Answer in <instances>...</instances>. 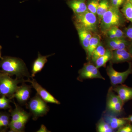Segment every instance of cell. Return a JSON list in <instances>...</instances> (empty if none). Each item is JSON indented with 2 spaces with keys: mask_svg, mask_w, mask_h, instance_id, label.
<instances>
[{
  "mask_svg": "<svg viewBox=\"0 0 132 132\" xmlns=\"http://www.w3.org/2000/svg\"><path fill=\"white\" fill-rule=\"evenodd\" d=\"M0 68L3 73L10 76H15L19 79L31 78L26 64L20 58L10 56L2 57L0 61Z\"/></svg>",
  "mask_w": 132,
  "mask_h": 132,
  "instance_id": "obj_1",
  "label": "cell"
},
{
  "mask_svg": "<svg viewBox=\"0 0 132 132\" xmlns=\"http://www.w3.org/2000/svg\"><path fill=\"white\" fill-rule=\"evenodd\" d=\"M125 22L124 15L119 8L111 6L102 17L101 28L103 32H106L113 27L123 26Z\"/></svg>",
  "mask_w": 132,
  "mask_h": 132,
  "instance_id": "obj_2",
  "label": "cell"
},
{
  "mask_svg": "<svg viewBox=\"0 0 132 132\" xmlns=\"http://www.w3.org/2000/svg\"><path fill=\"white\" fill-rule=\"evenodd\" d=\"M47 103L37 94L29 100L26 105L34 120H36L47 114L50 110Z\"/></svg>",
  "mask_w": 132,
  "mask_h": 132,
  "instance_id": "obj_3",
  "label": "cell"
},
{
  "mask_svg": "<svg viewBox=\"0 0 132 132\" xmlns=\"http://www.w3.org/2000/svg\"><path fill=\"white\" fill-rule=\"evenodd\" d=\"M25 80L24 79L16 78L13 79L10 76L2 73L0 77V96H5L12 99L13 95L19 87L18 85L26 82Z\"/></svg>",
  "mask_w": 132,
  "mask_h": 132,
  "instance_id": "obj_4",
  "label": "cell"
},
{
  "mask_svg": "<svg viewBox=\"0 0 132 132\" xmlns=\"http://www.w3.org/2000/svg\"><path fill=\"white\" fill-rule=\"evenodd\" d=\"M76 27L94 32L97 29V18L96 15L87 10L80 14H76Z\"/></svg>",
  "mask_w": 132,
  "mask_h": 132,
  "instance_id": "obj_5",
  "label": "cell"
},
{
  "mask_svg": "<svg viewBox=\"0 0 132 132\" xmlns=\"http://www.w3.org/2000/svg\"><path fill=\"white\" fill-rule=\"evenodd\" d=\"M106 71L112 86L121 85L125 82L129 75L132 73V64L131 62H130L129 68L127 71L119 72L116 71L112 64H111L108 66Z\"/></svg>",
  "mask_w": 132,
  "mask_h": 132,
  "instance_id": "obj_6",
  "label": "cell"
},
{
  "mask_svg": "<svg viewBox=\"0 0 132 132\" xmlns=\"http://www.w3.org/2000/svg\"><path fill=\"white\" fill-rule=\"evenodd\" d=\"M79 76L77 79L79 81L87 79H100L105 80L95 65L90 63L84 64L83 67L78 72Z\"/></svg>",
  "mask_w": 132,
  "mask_h": 132,
  "instance_id": "obj_7",
  "label": "cell"
},
{
  "mask_svg": "<svg viewBox=\"0 0 132 132\" xmlns=\"http://www.w3.org/2000/svg\"><path fill=\"white\" fill-rule=\"evenodd\" d=\"M32 79H27L25 80L26 82H30L32 87L35 89L37 94L42 99L45 101L47 103H52L60 105L61 103L59 100L55 98L47 90L44 88L34 78H32Z\"/></svg>",
  "mask_w": 132,
  "mask_h": 132,
  "instance_id": "obj_8",
  "label": "cell"
},
{
  "mask_svg": "<svg viewBox=\"0 0 132 132\" xmlns=\"http://www.w3.org/2000/svg\"><path fill=\"white\" fill-rule=\"evenodd\" d=\"M25 82H22L21 85L19 86L12 97V98L16 99L19 104L22 105L28 103L31 93L32 86L27 85Z\"/></svg>",
  "mask_w": 132,
  "mask_h": 132,
  "instance_id": "obj_9",
  "label": "cell"
},
{
  "mask_svg": "<svg viewBox=\"0 0 132 132\" xmlns=\"http://www.w3.org/2000/svg\"><path fill=\"white\" fill-rule=\"evenodd\" d=\"M112 63H122L132 61V57L127 49L117 50L112 51Z\"/></svg>",
  "mask_w": 132,
  "mask_h": 132,
  "instance_id": "obj_10",
  "label": "cell"
},
{
  "mask_svg": "<svg viewBox=\"0 0 132 132\" xmlns=\"http://www.w3.org/2000/svg\"><path fill=\"white\" fill-rule=\"evenodd\" d=\"M113 92H116L124 103L132 99V88L126 85H116L112 87Z\"/></svg>",
  "mask_w": 132,
  "mask_h": 132,
  "instance_id": "obj_11",
  "label": "cell"
},
{
  "mask_svg": "<svg viewBox=\"0 0 132 132\" xmlns=\"http://www.w3.org/2000/svg\"><path fill=\"white\" fill-rule=\"evenodd\" d=\"M53 54L47 55H42L38 53V57L33 62L31 70V78H34L38 73L40 72L48 61V58Z\"/></svg>",
  "mask_w": 132,
  "mask_h": 132,
  "instance_id": "obj_12",
  "label": "cell"
},
{
  "mask_svg": "<svg viewBox=\"0 0 132 132\" xmlns=\"http://www.w3.org/2000/svg\"><path fill=\"white\" fill-rule=\"evenodd\" d=\"M130 43L125 38L109 39L107 45L111 51L117 50L127 49Z\"/></svg>",
  "mask_w": 132,
  "mask_h": 132,
  "instance_id": "obj_13",
  "label": "cell"
},
{
  "mask_svg": "<svg viewBox=\"0 0 132 132\" xmlns=\"http://www.w3.org/2000/svg\"><path fill=\"white\" fill-rule=\"evenodd\" d=\"M14 103L15 106V108L10 111L11 121H16L26 117H31V114L26 112L15 102Z\"/></svg>",
  "mask_w": 132,
  "mask_h": 132,
  "instance_id": "obj_14",
  "label": "cell"
},
{
  "mask_svg": "<svg viewBox=\"0 0 132 132\" xmlns=\"http://www.w3.org/2000/svg\"><path fill=\"white\" fill-rule=\"evenodd\" d=\"M68 5L76 14L82 13L88 10L85 0H71Z\"/></svg>",
  "mask_w": 132,
  "mask_h": 132,
  "instance_id": "obj_15",
  "label": "cell"
},
{
  "mask_svg": "<svg viewBox=\"0 0 132 132\" xmlns=\"http://www.w3.org/2000/svg\"><path fill=\"white\" fill-rule=\"evenodd\" d=\"M104 120L114 130L118 129L129 122L123 118H118L111 115L105 116Z\"/></svg>",
  "mask_w": 132,
  "mask_h": 132,
  "instance_id": "obj_16",
  "label": "cell"
},
{
  "mask_svg": "<svg viewBox=\"0 0 132 132\" xmlns=\"http://www.w3.org/2000/svg\"><path fill=\"white\" fill-rule=\"evenodd\" d=\"M76 28L81 45L86 52L89 41L93 36L92 32L80 28L76 27Z\"/></svg>",
  "mask_w": 132,
  "mask_h": 132,
  "instance_id": "obj_17",
  "label": "cell"
},
{
  "mask_svg": "<svg viewBox=\"0 0 132 132\" xmlns=\"http://www.w3.org/2000/svg\"><path fill=\"white\" fill-rule=\"evenodd\" d=\"M30 117H26L20 120L11 121L9 126V131L11 132H24L25 126Z\"/></svg>",
  "mask_w": 132,
  "mask_h": 132,
  "instance_id": "obj_18",
  "label": "cell"
},
{
  "mask_svg": "<svg viewBox=\"0 0 132 132\" xmlns=\"http://www.w3.org/2000/svg\"><path fill=\"white\" fill-rule=\"evenodd\" d=\"M11 121V116L9 113L0 112V132H6L9 129Z\"/></svg>",
  "mask_w": 132,
  "mask_h": 132,
  "instance_id": "obj_19",
  "label": "cell"
},
{
  "mask_svg": "<svg viewBox=\"0 0 132 132\" xmlns=\"http://www.w3.org/2000/svg\"><path fill=\"white\" fill-rule=\"evenodd\" d=\"M112 55V51L108 49H106L105 53L97 59L95 62V65L98 69L102 67H105L107 62L111 60Z\"/></svg>",
  "mask_w": 132,
  "mask_h": 132,
  "instance_id": "obj_20",
  "label": "cell"
},
{
  "mask_svg": "<svg viewBox=\"0 0 132 132\" xmlns=\"http://www.w3.org/2000/svg\"><path fill=\"white\" fill-rule=\"evenodd\" d=\"M100 43V39L98 36H92L89 41L87 50L86 52L87 54V59L88 60L91 59L92 53Z\"/></svg>",
  "mask_w": 132,
  "mask_h": 132,
  "instance_id": "obj_21",
  "label": "cell"
},
{
  "mask_svg": "<svg viewBox=\"0 0 132 132\" xmlns=\"http://www.w3.org/2000/svg\"><path fill=\"white\" fill-rule=\"evenodd\" d=\"M121 100L119 95H116L112 90V87L109 88L107 95L106 101L107 109ZM122 101V100H121Z\"/></svg>",
  "mask_w": 132,
  "mask_h": 132,
  "instance_id": "obj_22",
  "label": "cell"
},
{
  "mask_svg": "<svg viewBox=\"0 0 132 132\" xmlns=\"http://www.w3.org/2000/svg\"><path fill=\"white\" fill-rule=\"evenodd\" d=\"M121 12L126 19L132 23V4L128 0L123 4Z\"/></svg>",
  "mask_w": 132,
  "mask_h": 132,
  "instance_id": "obj_23",
  "label": "cell"
},
{
  "mask_svg": "<svg viewBox=\"0 0 132 132\" xmlns=\"http://www.w3.org/2000/svg\"><path fill=\"white\" fill-rule=\"evenodd\" d=\"M109 0H100L97 9V14L99 19L102 17L110 7Z\"/></svg>",
  "mask_w": 132,
  "mask_h": 132,
  "instance_id": "obj_24",
  "label": "cell"
},
{
  "mask_svg": "<svg viewBox=\"0 0 132 132\" xmlns=\"http://www.w3.org/2000/svg\"><path fill=\"white\" fill-rule=\"evenodd\" d=\"M106 51V49H105L103 45L100 43L92 53L91 57L92 62L95 63L97 59L103 55L105 53Z\"/></svg>",
  "mask_w": 132,
  "mask_h": 132,
  "instance_id": "obj_25",
  "label": "cell"
},
{
  "mask_svg": "<svg viewBox=\"0 0 132 132\" xmlns=\"http://www.w3.org/2000/svg\"><path fill=\"white\" fill-rule=\"evenodd\" d=\"M113 129L111 127L104 119H101L97 125V131L98 132H113Z\"/></svg>",
  "mask_w": 132,
  "mask_h": 132,
  "instance_id": "obj_26",
  "label": "cell"
},
{
  "mask_svg": "<svg viewBox=\"0 0 132 132\" xmlns=\"http://www.w3.org/2000/svg\"><path fill=\"white\" fill-rule=\"evenodd\" d=\"M124 104V102L121 100L107 109L112 113L118 115L121 113Z\"/></svg>",
  "mask_w": 132,
  "mask_h": 132,
  "instance_id": "obj_27",
  "label": "cell"
},
{
  "mask_svg": "<svg viewBox=\"0 0 132 132\" xmlns=\"http://www.w3.org/2000/svg\"><path fill=\"white\" fill-rule=\"evenodd\" d=\"M11 99L5 96L0 97V110H7L10 109L11 106L10 103L12 102Z\"/></svg>",
  "mask_w": 132,
  "mask_h": 132,
  "instance_id": "obj_28",
  "label": "cell"
},
{
  "mask_svg": "<svg viewBox=\"0 0 132 132\" xmlns=\"http://www.w3.org/2000/svg\"><path fill=\"white\" fill-rule=\"evenodd\" d=\"M100 1V0H91L87 6L88 10L96 15Z\"/></svg>",
  "mask_w": 132,
  "mask_h": 132,
  "instance_id": "obj_29",
  "label": "cell"
},
{
  "mask_svg": "<svg viewBox=\"0 0 132 132\" xmlns=\"http://www.w3.org/2000/svg\"><path fill=\"white\" fill-rule=\"evenodd\" d=\"M113 32L116 38H125V34L118 27H114L110 28Z\"/></svg>",
  "mask_w": 132,
  "mask_h": 132,
  "instance_id": "obj_30",
  "label": "cell"
},
{
  "mask_svg": "<svg viewBox=\"0 0 132 132\" xmlns=\"http://www.w3.org/2000/svg\"><path fill=\"white\" fill-rule=\"evenodd\" d=\"M118 132H132V125L129 123L118 128Z\"/></svg>",
  "mask_w": 132,
  "mask_h": 132,
  "instance_id": "obj_31",
  "label": "cell"
},
{
  "mask_svg": "<svg viewBox=\"0 0 132 132\" xmlns=\"http://www.w3.org/2000/svg\"><path fill=\"white\" fill-rule=\"evenodd\" d=\"M111 6L114 7L119 8L126 1V0H110Z\"/></svg>",
  "mask_w": 132,
  "mask_h": 132,
  "instance_id": "obj_32",
  "label": "cell"
},
{
  "mask_svg": "<svg viewBox=\"0 0 132 132\" xmlns=\"http://www.w3.org/2000/svg\"><path fill=\"white\" fill-rule=\"evenodd\" d=\"M124 33L126 37L132 40V26H128L125 29V32Z\"/></svg>",
  "mask_w": 132,
  "mask_h": 132,
  "instance_id": "obj_33",
  "label": "cell"
},
{
  "mask_svg": "<svg viewBox=\"0 0 132 132\" xmlns=\"http://www.w3.org/2000/svg\"><path fill=\"white\" fill-rule=\"evenodd\" d=\"M37 132H50L49 130H48L47 127L43 125H42L40 127L39 129L36 131Z\"/></svg>",
  "mask_w": 132,
  "mask_h": 132,
  "instance_id": "obj_34",
  "label": "cell"
},
{
  "mask_svg": "<svg viewBox=\"0 0 132 132\" xmlns=\"http://www.w3.org/2000/svg\"><path fill=\"white\" fill-rule=\"evenodd\" d=\"M127 50L129 53L131 55L132 57V40L131 42L130 43L128 46V47L127 48Z\"/></svg>",
  "mask_w": 132,
  "mask_h": 132,
  "instance_id": "obj_35",
  "label": "cell"
},
{
  "mask_svg": "<svg viewBox=\"0 0 132 132\" xmlns=\"http://www.w3.org/2000/svg\"><path fill=\"white\" fill-rule=\"evenodd\" d=\"M125 119L128 121L129 122H131L132 123V115H130L127 118H123Z\"/></svg>",
  "mask_w": 132,
  "mask_h": 132,
  "instance_id": "obj_36",
  "label": "cell"
},
{
  "mask_svg": "<svg viewBox=\"0 0 132 132\" xmlns=\"http://www.w3.org/2000/svg\"><path fill=\"white\" fill-rule=\"evenodd\" d=\"M2 48V47L0 45V59H1L2 57L1 56V50Z\"/></svg>",
  "mask_w": 132,
  "mask_h": 132,
  "instance_id": "obj_37",
  "label": "cell"
},
{
  "mask_svg": "<svg viewBox=\"0 0 132 132\" xmlns=\"http://www.w3.org/2000/svg\"><path fill=\"white\" fill-rule=\"evenodd\" d=\"M2 71H1V70H0V77H1V76L2 74Z\"/></svg>",
  "mask_w": 132,
  "mask_h": 132,
  "instance_id": "obj_38",
  "label": "cell"
},
{
  "mask_svg": "<svg viewBox=\"0 0 132 132\" xmlns=\"http://www.w3.org/2000/svg\"><path fill=\"white\" fill-rule=\"evenodd\" d=\"M128 1H130V2H131V3H132V0H128Z\"/></svg>",
  "mask_w": 132,
  "mask_h": 132,
  "instance_id": "obj_39",
  "label": "cell"
}]
</instances>
